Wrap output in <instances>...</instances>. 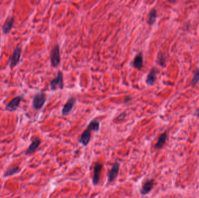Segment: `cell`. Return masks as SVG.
I'll return each instance as SVG.
<instances>
[{"mask_svg": "<svg viewBox=\"0 0 199 198\" xmlns=\"http://www.w3.org/2000/svg\"><path fill=\"white\" fill-rule=\"evenodd\" d=\"M99 130H100V122L97 119L92 120L89 123L86 129L81 135L79 139V142L82 144L83 146L86 147L90 141L91 132L93 131L95 132H97L99 131Z\"/></svg>", "mask_w": 199, "mask_h": 198, "instance_id": "1", "label": "cell"}, {"mask_svg": "<svg viewBox=\"0 0 199 198\" xmlns=\"http://www.w3.org/2000/svg\"><path fill=\"white\" fill-rule=\"evenodd\" d=\"M46 101V95L43 91H39L34 94L32 105L33 108L35 110H40L41 109L45 103Z\"/></svg>", "mask_w": 199, "mask_h": 198, "instance_id": "2", "label": "cell"}, {"mask_svg": "<svg viewBox=\"0 0 199 198\" xmlns=\"http://www.w3.org/2000/svg\"><path fill=\"white\" fill-rule=\"evenodd\" d=\"M64 87L63 74L61 71H59L57 73V77L51 80L50 83V87L51 90L55 91L57 89H63Z\"/></svg>", "mask_w": 199, "mask_h": 198, "instance_id": "3", "label": "cell"}, {"mask_svg": "<svg viewBox=\"0 0 199 198\" xmlns=\"http://www.w3.org/2000/svg\"><path fill=\"white\" fill-rule=\"evenodd\" d=\"M21 52H22V48L19 45H18L14 49L9 61V66L11 68L15 67L19 64L21 59Z\"/></svg>", "mask_w": 199, "mask_h": 198, "instance_id": "4", "label": "cell"}, {"mask_svg": "<svg viewBox=\"0 0 199 198\" xmlns=\"http://www.w3.org/2000/svg\"><path fill=\"white\" fill-rule=\"evenodd\" d=\"M61 61L60 47L58 45H55L51 52V62L52 66L56 67L59 65Z\"/></svg>", "mask_w": 199, "mask_h": 198, "instance_id": "5", "label": "cell"}, {"mask_svg": "<svg viewBox=\"0 0 199 198\" xmlns=\"http://www.w3.org/2000/svg\"><path fill=\"white\" fill-rule=\"evenodd\" d=\"M119 168H120V164L118 162H115L113 164L110 171L108 172L107 174L108 184L112 182L116 178V177L118 175Z\"/></svg>", "mask_w": 199, "mask_h": 198, "instance_id": "6", "label": "cell"}, {"mask_svg": "<svg viewBox=\"0 0 199 198\" xmlns=\"http://www.w3.org/2000/svg\"><path fill=\"white\" fill-rule=\"evenodd\" d=\"M103 168V165L100 162H96L94 166V174L93 177V184L97 185L100 181V176L101 170Z\"/></svg>", "mask_w": 199, "mask_h": 198, "instance_id": "7", "label": "cell"}, {"mask_svg": "<svg viewBox=\"0 0 199 198\" xmlns=\"http://www.w3.org/2000/svg\"><path fill=\"white\" fill-rule=\"evenodd\" d=\"M76 102V98L75 97H70L65 104L62 109V115L66 116L68 115L73 109L74 105Z\"/></svg>", "mask_w": 199, "mask_h": 198, "instance_id": "8", "label": "cell"}, {"mask_svg": "<svg viewBox=\"0 0 199 198\" xmlns=\"http://www.w3.org/2000/svg\"><path fill=\"white\" fill-rule=\"evenodd\" d=\"M23 99L22 95L14 98L10 102H9L5 107V110L9 112H14L17 109L21 101Z\"/></svg>", "mask_w": 199, "mask_h": 198, "instance_id": "9", "label": "cell"}, {"mask_svg": "<svg viewBox=\"0 0 199 198\" xmlns=\"http://www.w3.org/2000/svg\"><path fill=\"white\" fill-rule=\"evenodd\" d=\"M41 144V140L39 137L36 138L32 141L28 148L25 151L26 155H30L35 152L36 149L39 147Z\"/></svg>", "mask_w": 199, "mask_h": 198, "instance_id": "10", "label": "cell"}, {"mask_svg": "<svg viewBox=\"0 0 199 198\" xmlns=\"http://www.w3.org/2000/svg\"><path fill=\"white\" fill-rule=\"evenodd\" d=\"M154 186V179H150L147 180L144 185H143L142 189H140V193L142 195H145L148 194L153 189Z\"/></svg>", "mask_w": 199, "mask_h": 198, "instance_id": "11", "label": "cell"}, {"mask_svg": "<svg viewBox=\"0 0 199 198\" xmlns=\"http://www.w3.org/2000/svg\"><path fill=\"white\" fill-rule=\"evenodd\" d=\"M15 22V18L14 16L8 18L2 27V30L4 34H6L9 33L12 30Z\"/></svg>", "mask_w": 199, "mask_h": 198, "instance_id": "12", "label": "cell"}, {"mask_svg": "<svg viewBox=\"0 0 199 198\" xmlns=\"http://www.w3.org/2000/svg\"><path fill=\"white\" fill-rule=\"evenodd\" d=\"M143 65V57L142 52L137 54L133 60V66L139 70H140Z\"/></svg>", "mask_w": 199, "mask_h": 198, "instance_id": "13", "label": "cell"}, {"mask_svg": "<svg viewBox=\"0 0 199 198\" xmlns=\"http://www.w3.org/2000/svg\"><path fill=\"white\" fill-rule=\"evenodd\" d=\"M156 74H157V70L155 67H153L150 70L146 79V84L149 86H152L154 84L155 79H156Z\"/></svg>", "mask_w": 199, "mask_h": 198, "instance_id": "14", "label": "cell"}, {"mask_svg": "<svg viewBox=\"0 0 199 198\" xmlns=\"http://www.w3.org/2000/svg\"><path fill=\"white\" fill-rule=\"evenodd\" d=\"M167 137H168V134H167V132H164L159 136L157 142L155 145V149H159L163 147V145L165 144L167 141Z\"/></svg>", "mask_w": 199, "mask_h": 198, "instance_id": "15", "label": "cell"}, {"mask_svg": "<svg viewBox=\"0 0 199 198\" xmlns=\"http://www.w3.org/2000/svg\"><path fill=\"white\" fill-rule=\"evenodd\" d=\"M157 17V11L155 9L152 10L148 15V18L147 22L149 24L152 25L154 23L155 19Z\"/></svg>", "mask_w": 199, "mask_h": 198, "instance_id": "16", "label": "cell"}, {"mask_svg": "<svg viewBox=\"0 0 199 198\" xmlns=\"http://www.w3.org/2000/svg\"><path fill=\"white\" fill-rule=\"evenodd\" d=\"M19 171V167L18 166H17L15 167H13V168L9 169L7 170L5 172V173L4 174V176L5 177L12 176L15 175L17 173H18Z\"/></svg>", "mask_w": 199, "mask_h": 198, "instance_id": "17", "label": "cell"}, {"mask_svg": "<svg viewBox=\"0 0 199 198\" xmlns=\"http://www.w3.org/2000/svg\"><path fill=\"white\" fill-rule=\"evenodd\" d=\"M199 82V66L196 69L195 73L193 74L192 81V85L193 86H196Z\"/></svg>", "mask_w": 199, "mask_h": 198, "instance_id": "18", "label": "cell"}, {"mask_svg": "<svg viewBox=\"0 0 199 198\" xmlns=\"http://www.w3.org/2000/svg\"><path fill=\"white\" fill-rule=\"evenodd\" d=\"M165 59L164 58V56H160L158 57V63L159 65L161 66H163L165 64Z\"/></svg>", "mask_w": 199, "mask_h": 198, "instance_id": "19", "label": "cell"}, {"mask_svg": "<svg viewBox=\"0 0 199 198\" xmlns=\"http://www.w3.org/2000/svg\"><path fill=\"white\" fill-rule=\"evenodd\" d=\"M195 115L196 116H197L198 117H199V109H198V110H196V111L195 112Z\"/></svg>", "mask_w": 199, "mask_h": 198, "instance_id": "20", "label": "cell"}, {"mask_svg": "<svg viewBox=\"0 0 199 198\" xmlns=\"http://www.w3.org/2000/svg\"><path fill=\"white\" fill-rule=\"evenodd\" d=\"M168 1H170V2H174L175 0H168Z\"/></svg>", "mask_w": 199, "mask_h": 198, "instance_id": "21", "label": "cell"}]
</instances>
